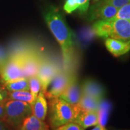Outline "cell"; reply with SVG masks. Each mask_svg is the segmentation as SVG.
<instances>
[{
	"mask_svg": "<svg viewBox=\"0 0 130 130\" xmlns=\"http://www.w3.org/2000/svg\"><path fill=\"white\" fill-rule=\"evenodd\" d=\"M49 28L60 46L65 66H69L74 52L72 32L64 18L54 7H50L44 13Z\"/></svg>",
	"mask_w": 130,
	"mask_h": 130,
	"instance_id": "obj_1",
	"label": "cell"
},
{
	"mask_svg": "<svg viewBox=\"0 0 130 130\" xmlns=\"http://www.w3.org/2000/svg\"><path fill=\"white\" fill-rule=\"evenodd\" d=\"M79 112L77 104L68 103L59 97L49 100V121L53 129L75 122Z\"/></svg>",
	"mask_w": 130,
	"mask_h": 130,
	"instance_id": "obj_2",
	"label": "cell"
},
{
	"mask_svg": "<svg viewBox=\"0 0 130 130\" xmlns=\"http://www.w3.org/2000/svg\"><path fill=\"white\" fill-rule=\"evenodd\" d=\"M5 114V123L14 128H19L24 120L32 115V108L30 104L27 102L7 99Z\"/></svg>",
	"mask_w": 130,
	"mask_h": 130,
	"instance_id": "obj_3",
	"label": "cell"
},
{
	"mask_svg": "<svg viewBox=\"0 0 130 130\" xmlns=\"http://www.w3.org/2000/svg\"><path fill=\"white\" fill-rule=\"evenodd\" d=\"M0 75L3 84L25 78L19 53L13 54L0 65Z\"/></svg>",
	"mask_w": 130,
	"mask_h": 130,
	"instance_id": "obj_4",
	"label": "cell"
},
{
	"mask_svg": "<svg viewBox=\"0 0 130 130\" xmlns=\"http://www.w3.org/2000/svg\"><path fill=\"white\" fill-rule=\"evenodd\" d=\"M74 74L66 71H60L49 84L45 96L48 100L59 97L68 87Z\"/></svg>",
	"mask_w": 130,
	"mask_h": 130,
	"instance_id": "obj_5",
	"label": "cell"
},
{
	"mask_svg": "<svg viewBox=\"0 0 130 130\" xmlns=\"http://www.w3.org/2000/svg\"><path fill=\"white\" fill-rule=\"evenodd\" d=\"M18 53L21 55L24 77L28 78L36 75L42 58L40 55L33 50H26Z\"/></svg>",
	"mask_w": 130,
	"mask_h": 130,
	"instance_id": "obj_6",
	"label": "cell"
},
{
	"mask_svg": "<svg viewBox=\"0 0 130 130\" xmlns=\"http://www.w3.org/2000/svg\"><path fill=\"white\" fill-rule=\"evenodd\" d=\"M60 71L52 61L42 58L36 76L41 83V91L46 92L49 84L55 76Z\"/></svg>",
	"mask_w": 130,
	"mask_h": 130,
	"instance_id": "obj_7",
	"label": "cell"
},
{
	"mask_svg": "<svg viewBox=\"0 0 130 130\" xmlns=\"http://www.w3.org/2000/svg\"><path fill=\"white\" fill-rule=\"evenodd\" d=\"M108 38L128 42L130 40V20L115 19L108 20Z\"/></svg>",
	"mask_w": 130,
	"mask_h": 130,
	"instance_id": "obj_8",
	"label": "cell"
},
{
	"mask_svg": "<svg viewBox=\"0 0 130 130\" xmlns=\"http://www.w3.org/2000/svg\"><path fill=\"white\" fill-rule=\"evenodd\" d=\"M118 10L114 6L104 3L102 0L98 1L96 4L91 7L89 18L90 21L110 20L116 16Z\"/></svg>",
	"mask_w": 130,
	"mask_h": 130,
	"instance_id": "obj_9",
	"label": "cell"
},
{
	"mask_svg": "<svg viewBox=\"0 0 130 130\" xmlns=\"http://www.w3.org/2000/svg\"><path fill=\"white\" fill-rule=\"evenodd\" d=\"M81 96V86L78 83L77 77L74 75L68 87L59 98L71 104H77L80 100Z\"/></svg>",
	"mask_w": 130,
	"mask_h": 130,
	"instance_id": "obj_10",
	"label": "cell"
},
{
	"mask_svg": "<svg viewBox=\"0 0 130 130\" xmlns=\"http://www.w3.org/2000/svg\"><path fill=\"white\" fill-rule=\"evenodd\" d=\"M82 95L90 96L102 100L105 95V90L101 84L91 79H86L81 86Z\"/></svg>",
	"mask_w": 130,
	"mask_h": 130,
	"instance_id": "obj_11",
	"label": "cell"
},
{
	"mask_svg": "<svg viewBox=\"0 0 130 130\" xmlns=\"http://www.w3.org/2000/svg\"><path fill=\"white\" fill-rule=\"evenodd\" d=\"M105 45L108 51L116 57L125 54L130 51V43L129 42L107 38L105 41Z\"/></svg>",
	"mask_w": 130,
	"mask_h": 130,
	"instance_id": "obj_12",
	"label": "cell"
},
{
	"mask_svg": "<svg viewBox=\"0 0 130 130\" xmlns=\"http://www.w3.org/2000/svg\"><path fill=\"white\" fill-rule=\"evenodd\" d=\"M75 123L84 129L96 126L100 123V115L98 111H80Z\"/></svg>",
	"mask_w": 130,
	"mask_h": 130,
	"instance_id": "obj_13",
	"label": "cell"
},
{
	"mask_svg": "<svg viewBox=\"0 0 130 130\" xmlns=\"http://www.w3.org/2000/svg\"><path fill=\"white\" fill-rule=\"evenodd\" d=\"M32 114L42 121H44L48 113V102L45 94L40 91L34 103L31 105Z\"/></svg>",
	"mask_w": 130,
	"mask_h": 130,
	"instance_id": "obj_14",
	"label": "cell"
},
{
	"mask_svg": "<svg viewBox=\"0 0 130 130\" xmlns=\"http://www.w3.org/2000/svg\"><path fill=\"white\" fill-rule=\"evenodd\" d=\"M19 130H50V129L46 123L32 114L24 120L19 126Z\"/></svg>",
	"mask_w": 130,
	"mask_h": 130,
	"instance_id": "obj_15",
	"label": "cell"
},
{
	"mask_svg": "<svg viewBox=\"0 0 130 130\" xmlns=\"http://www.w3.org/2000/svg\"><path fill=\"white\" fill-rule=\"evenodd\" d=\"M102 100H98L88 96L82 95L77 104L80 111H99Z\"/></svg>",
	"mask_w": 130,
	"mask_h": 130,
	"instance_id": "obj_16",
	"label": "cell"
},
{
	"mask_svg": "<svg viewBox=\"0 0 130 130\" xmlns=\"http://www.w3.org/2000/svg\"><path fill=\"white\" fill-rule=\"evenodd\" d=\"M7 99L27 102L30 104L31 105L35 101V99L32 96L30 91L26 90L15 91V92L7 91Z\"/></svg>",
	"mask_w": 130,
	"mask_h": 130,
	"instance_id": "obj_17",
	"label": "cell"
},
{
	"mask_svg": "<svg viewBox=\"0 0 130 130\" xmlns=\"http://www.w3.org/2000/svg\"><path fill=\"white\" fill-rule=\"evenodd\" d=\"M3 87L7 92H15V91H30L28 79L21 78L11 82L6 83L3 84Z\"/></svg>",
	"mask_w": 130,
	"mask_h": 130,
	"instance_id": "obj_18",
	"label": "cell"
},
{
	"mask_svg": "<svg viewBox=\"0 0 130 130\" xmlns=\"http://www.w3.org/2000/svg\"><path fill=\"white\" fill-rule=\"evenodd\" d=\"M28 79L30 92L36 100L39 93L41 91V83L36 75L32 76Z\"/></svg>",
	"mask_w": 130,
	"mask_h": 130,
	"instance_id": "obj_19",
	"label": "cell"
},
{
	"mask_svg": "<svg viewBox=\"0 0 130 130\" xmlns=\"http://www.w3.org/2000/svg\"><path fill=\"white\" fill-rule=\"evenodd\" d=\"M7 100V92L4 87H0V121H5V104Z\"/></svg>",
	"mask_w": 130,
	"mask_h": 130,
	"instance_id": "obj_20",
	"label": "cell"
},
{
	"mask_svg": "<svg viewBox=\"0 0 130 130\" xmlns=\"http://www.w3.org/2000/svg\"><path fill=\"white\" fill-rule=\"evenodd\" d=\"M122 19L130 20V3L122 6L118 10L116 16L111 19Z\"/></svg>",
	"mask_w": 130,
	"mask_h": 130,
	"instance_id": "obj_21",
	"label": "cell"
},
{
	"mask_svg": "<svg viewBox=\"0 0 130 130\" xmlns=\"http://www.w3.org/2000/svg\"><path fill=\"white\" fill-rule=\"evenodd\" d=\"M79 7L78 0H66L64 5V10L67 13H71Z\"/></svg>",
	"mask_w": 130,
	"mask_h": 130,
	"instance_id": "obj_22",
	"label": "cell"
},
{
	"mask_svg": "<svg viewBox=\"0 0 130 130\" xmlns=\"http://www.w3.org/2000/svg\"><path fill=\"white\" fill-rule=\"evenodd\" d=\"M54 130H85V129L77 123L70 122L54 128Z\"/></svg>",
	"mask_w": 130,
	"mask_h": 130,
	"instance_id": "obj_23",
	"label": "cell"
},
{
	"mask_svg": "<svg viewBox=\"0 0 130 130\" xmlns=\"http://www.w3.org/2000/svg\"><path fill=\"white\" fill-rule=\"evenodd\" d=\"M107 4L111 5L119 9L122 6L130 3V0H102Z\"/></svg>",
	"mask_w": 130,
	"mask_h": 130,
	"instance_id": "obj_24",
	"label": "cell"
},
{
	"mask_svg": "<svg viewBox=\"0 0 130 130\" xmlns=\"http://www.w3.org/2000/svg\"><path fill=\"white\" fill-rule=\"evenodd\" d=\"M79 3L78 9L81 13H84L87 11L90 0H78Z\"/></svg>",
	"mask_w": 130,
	"mask_h": 130,
	"instance_id": "obj_25",
	"label": "cell"
},
{
	"mask_svg": "<svg viewBox=\"0 0 130 130\" xmlns=\"http://www.w3.org/2000/svg\"><path fill=\"white\" fill-rule=\"evenodd\" d=\"M0 130H8L5 122L0 121Z\"/></svg>",
	"mask_w": 130,
	"mask_h": 130,
	"instance_id": "obj_26",
	"label": "cell"
},
{
	"mask_svg": "<svg viewBox=\"0 0 130 130\" xmlns=\"http://www.w3.org/2000/svg\"><path fill=\"white\" fill-rule=\"evenodd\" d=\"M92 130H106V129H105L104 126L101 125L100 124H98L97 125H96L95 127L93 128Z\"/></svg>",
	"mask_w": 130,
	"mask_h": 130,
	"instance_id": "obj_27",
	"label": "cell"
},
{
	"mask_svg": "<svg viewBox=\"0 0 130 130\" xmlns=\"http://www.w3.org/2000/svg\"><path fill=\"white\" fill-rule=\"evenodd\" d=\"M98 1H100V0H93L94 3H96V2H98Z\"/></svg>",
	"mask_w": 130,
	"mask_h": 130,
	"instance_id": "obj_28",
	"label": "cell"
},
{
	"mask_svg": "<svg viewBox=\"0 0 130 130\" xmlns=\"http://www.w3.org/2000/svg\"><path fill=\"white\" fill-rule=\"evenodd\" d=\"M0 82H1V75H0Z\"/></svg>",
	"mask_w": 130,
	"mask_h": 130,
	"instance_id": "obj_29",
	"label": "cell"
},
{
	"mask_svg": "<svg viewBox=\"0 0 130 130\" xmlns=\"http://www.w3.org/2000/svg\"><path fill=\"white\" fill-rule=\"evenodd\" d=\"M128 42H129V43H130V40H129V41H128Z\"/></svg>",
	"mask_w": 130,
	"mask_h": 130,
	"instance_id": "obj_30",
	"label": "cell"
}]
</instances>
